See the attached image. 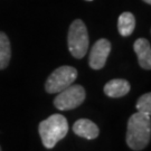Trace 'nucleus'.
Here are the masks:
<instances>
[{"instance_id": "1", "label": "nucleus", "mask_w": 151, "mask_h": 151, "mask_svg": "<svg viewBox=\"0 0 151 151\" xmlns=\"http://www.w3.org/2000/svg\"><path fill=\"white\" fill-rule=\"evenodd\" d=\"M151 140V119L149 114H132L128 121L125 142L130 149L134 151L143 150Z\"/></svg>"}, {"instance_id": "8", "label": "nucleus", "mask_w": 151, "mask_h": 151, "mask_svg": "<svg viewBox=\"0 0 151 151\" xmlns=\"http://www.w3.org/2000/svg\"><path fill=\"white\" fill-rule=\"evenodd\" d=\"M139 65L143 70H151V46L146 38H138L133 45Z\"/></svg>"}, {"instance_id": "15", "label": "nucleus", "mask_w": 151, "mask_h": 151, "mask_svg": "<svg viewBox=\"0 0 151 151\" xmlns=\"http://www.w3.org/2000/svg\"><path fill=\"white\" fill-rule=\"evenodd\" d=\"M0 151H2V150H1V147H0Z\"/></svg>"}, {"instance_id": "6", "label": "nucleus", "mask_w": 151, "mask_h": 151, "mask_svg": "<svg viewBox=\"0 0 151 151\" xmlns=\"http://www.w3.org/2000/svg\"><path fill=\"white\" fill-rule=\"evenodd\" d=\"M111 53V43L105 38L99 39L93 45L91 53L88 56V65L93 70H101L108 60L109 55Z\"/></svg>"}, {"instance_id": "11", "label": "nucleus", "mask_w": 151, "mask_h": 151, "mask_svg": "<svg viewBox=\"0 0 151 151\" xmlns=\"http://www.w3.org/2000/svg\"><path fill=\"white\" fill-rule=\"evenodd\" d=\"M11 58V47L9 38L5 32H0V70H5Z\"/></svg>"}, {"instance_id": "7", "label": "nucleus", "mask_w": 151, "mask_h": 151, "mask_svg": "<svg viewBox=\"0 0 151 151\" xmlns=\"http://www.w3.org/2000/svg\"><path fill=\"white\" fill-rule=\"evenodd\" d=\"M73 132L81 138H84L87 140H93L99 137L100 129L97 124L94 123L91 120L78 119L73 124Z\"/></svg>"}, {"instance_id": "2", "label": "nucleus", "mask_w": 151, "mask_h": 151, "mask_svg": "<svg viewBox=\"0 0 151 151\" xmlns=\"http://www.w3.org/2000/svg\"><path fill=\"white\" fill-rule=\"evenodd\" d=\"M67 132L68 122L62 114H53L43 120L38 125V133L46 149H53L66 137Z\"/></svg>"}, {"instance_id": "14", "label": "nucleus", "mask_w": 151, "mask_h": 151, "mask_svg": "<svg viewBox=\"0 0 151 151\" xmlns=\"http://www.w3.org/2000/svg\"><path fill=\"white\" fill-rule=\"evenodd\" d=\"M86 1H93V0H86Z\"/></svg>"}, {"instance_id": "3", "label": "nucleus", "mask_w": 151, "mask_h": 151, "mask_svg": "<svg viewBox=\"0 0 151 151\" xmlns=\"http://www.w3.org/2000/svg\"><path fill=\"white\" fill-rule=\"evenodd\" d=\"M67 45L72 56L77 60H81L86 55L90 39L86 26L81 19H76L70 24L67 35Z\"/></svg>"}, {"instance_id": "9", "label": "nucleus", "mask_w": 151, "mask_h": 151, "mask_svg": "<svg viewBox=\"0 0 151 151\" xmlns=\"http://www.w3.org/2000/svg\"><path fill=\"white\" fill-rule=\"evenodd\" d=\"M130 90H131L130 83L123 78L111 80L104 85V88H103L106 96L113 97V99H118V97H122L124 95H127L130 92Z\"/></svg>"}, {"instance_id": "5", "label": "nucleus", "mask_w": 151, "mask_h": 151, "mask_svg": "<svg viewBox=\"0 0 151 151\" xmlns=\"http://www.w3.org/2000/svg\"><path fill=\"white\" fill-rule=\"evenodd\" d=\"M85 90L82 85L75 84L70 85L65 90L60 91L54 99V105L57 110L68 111L78 108L85 100Z\"/></svg>"}, {"instance_id": "10", "label": "nucleus", "mask_w": 151, "mask_h": 151, "mask_svg": "<svg viewBox=\"0 0 151 151\" xmlns=\"http://www.w3.org/2000/svg\"><path fill=\"white\" fill-rule=\"evenodd\" d=\"M135 28V18L133 14L125 11L121 14L118 18V30L119 34L123 37L130 36Z\"/></svg>"}, {"instance_id": "13", "label": "nucleus", "mask_w": 151, "mask_h": 151, "mask_svg": "<svg viewBox=\"0 0 151 151\" xmlns=\"http://www.w3.org/2000/svg\"><path fill=\"white\" fill-rule=\"evenodd\" d=\"M143 1H145V2H147L148 5H150V4H151V0H143Z\"/></svg>"}, {"instance_id": "4", "label": "nucleus", "mask_w": 151, "mask_h": 151, "mask_svg": "<svg viewBox=\"0 0 151 151\" xmlns=\"http://www.w3.org/2000/svg\"><path fill=\"white\" fill-rule=\"evenodd\" d=\"M77 78V70L75 67L68 65L60 66L48 76L45 83V90L49 94L60 93L66 87L72 85Z\"/></svg>"}, {"instance_id": "12", "label": "nucleus", "mask_w": 151, "mask_h": 151, "mask_svg": "<svg viewBox=\"0 0 151 151\" xmlns=\"http://www.w3.org/2000/svg\"><path fill=\"white\" fill-rule=\"evenodd\" d=\"M135 108L138 112L145 114H151V93H146L141 95L135 104Z\"/></svg>"}]
</instances>
